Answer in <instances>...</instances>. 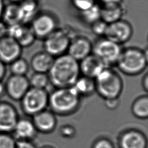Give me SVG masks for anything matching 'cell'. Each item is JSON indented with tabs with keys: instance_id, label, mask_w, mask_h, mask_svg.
<instances>
[{
	"instance_id": "6da1fadb",
	"label": "cell",
	"mask_w": 148,
	"mask_h": 148,
	"mask_svg": "<svg viewBox=\"0 0 148 148\" xmlns=\"http://www.w3.org/2000/svg\"><path fill=\"white\" fill-rule=\"evenodd\" d=\"M47 75L55 88L71 87L80 76L79 61L68 54L55 57Z\"/></svg>"
},
{
	"instance_id": "7a4b0ae2",
	"label": "cell",
	"mask_w": 148,
	"mask_h": 148,
	"mask_svg": "<svg viewBox=\"0 0 148 148\" xmlns=\"http://www.w3.org/2000/svg\"><path fill=\"white\" fill-rule=\"evenodd\" d=\"M80 98L72 86L56 88L49 94L48 106L56 115L68 116L77 110Z\"/></svg>"
},
{
	"instance_id": "3957f363",
	"label": "cell",
	"mask_w": 148,
	"mask_h": 148,
	"mask_svg": "<svg viewBox=\"0 0 148 148\" xmlns=\"http://www.w3.org/2000/svg\"><path fill=\"white\" fill-rule=\"evenodd\" d=\"M147 49H140L136 47L122 49L116 65L124 74L136 76L142 73L148 63Z\"/></svg>"
},
{
	"instance_id": "277c9868",
	"label": "cell",
	"mask_w": 148,
	"mask_h": 148,
	"mask_svg": "<svg viewBox=\"0 0 148 148\" xmlns=\"http://www.w3.org/2000/svg\"><path fill=\"white\" fill-rule=\"evenodd\" d=\"M95 91L104 99L119 98L123 89L120 75L110 67H105L94 79Z\"/></svg>"
},
{
	"instance_id": "5b68a950",
	"label": "cell",
	"mask_w": 148,
	"mask_h": 148,
	"mask_svg": "<svg viewBox=\"0 0 148 148\" xmlns=\"http://www.w3.org/2000/svg\"><path fill=\"white\" fill-rule=\"evenodd\" d=\"M49 94L46 90L30 87L20 101L21 110L27 116L32 117L46 109Z\"/></svg>"
},
{
	"instance_id": "8992f818",
	"label": "cell",
	"mask_w": 148,
	"mask_h": 148,
	"mask_svg": "<svg viewBox=\"0 0 148 148\" xmlns=\"http://www.w3.org/2000/svg\"><path fill=\"white\" fill-rule=\"evenodd\" d=\"M121 50V45L105 37H102L92 43V53L108 67L116 65Z\"/></svg>"
},
{
	"instance_id": "52a82bcc",
	"label": "cell",
	"mask_w": 148,
	"mask_h": 148,
	"mask_svg": "<svg viewBox=\"0 0 148 148\" xmlns=\"http://www.w3.org/2000/svg\"><path fill=\"white\" fill-rule=\"evenodd\" d=\"M71 38L68 31L57 28L43 39V51L54 58L66 54Z\"/></svg>"
},
{
	"instance_id": "ba28073f",
	"label": "cell",
	"mask_w": 148,
	"mask_h": 148,
	"mask_svg": "<svg viewBox=\"0 0 148 148\" xmlns=\"http://www.w3.org/2000/svg\"><path fill=\"white\" fill-rule=\"evenodd\" d=\"M30 27L36 38L44 39L57 28V20L50 13H37L32 20Z\"/></svg>"
},
{
	"instance_id": "9c48e42d",
	"label": "cell",
	"mask_w": 148,
	"mask_h": 148,
	"mask_svg": "<svg viewBox=\"0 0 148 148\" xmlns=\"http://www.w3.org/2000/svg\"><path fill=\"white\" fill-rule=\"evenodd\" d=\"M132 34L133 28L131 24L120 19L108 24L104 37L121 45L128 42Z\"/></svg>"
},
{
	"instance_id": "30bf717a",
	"label": "cell",
	"mask_w": 148,
	"mask_h": 148,
	"mask_svg": "<svg viewBox=\"0 0 148 148\" xmlns=\"http://www.w3.org/2000/svg\"><path fill=\"white\" fill-rule=\"evenodd\" d=\"M4 84L6 95L15 101H20L30 88L28 77L26 76L10 74Z\"/></svg>"
},
{
	"instance_id": "8fae6325",
	"label": "cell",
	"mask_w": 148,
	"mask_h": 148,
	"mask_svg": "<svg viewBox=\"0 0 148 148\" xmlns=\"http://www.w3.org/2000/svg\"><path fill=\"white\" fill-rule=\"evenodd\" d=\"M20 116L14 105L0 99V132L12 134Z\"/></svg>"
},
{
	"instance_id": "7c38bea8",
	"label": "cell",
	"mask_w": 148,
	"mask_h": 148,
	"mask_svg": "<svg viewBox=\"0 0 148 148\" xmlns=\"http://www.w3.org/2000/svg\"><path fill=\"white\" fill-rule=\"evenodd\" d=\"M119 148H147V139L143 132L136 128L124 130L119 136Z\"/></svg>"
},
{
	"instance_id": "4fadbf2b",
	"label": "cell",
	"mask_w": 148,
	"mask_h": 148,
	"mask_svg": "<svg viewBox=\"0 0 148 148\" xmlns=\"http://www.w3.org/2000/svg\"><path fill=\"white\" fill-rule=\"evenodd\" d=\"M23 48L13 38L6 35L0 39V60L6 65L21 57Z\"/></svg>"
},
{
	"instance_id": "5bb4252c",
	"label": "cell",
	"mask_w": 148,
	"mask_h": 148,
	"mask_svg": "<svg viewBox=\"0 0 148 148\" xmlns=\"http://www.w3.org/2000/svg\"><path fill=\"white\" fill-rule=\"evenodd\" d=\"M92 43L83 36L72 37L66 54L77 61H80L92 53Z\"/></svg>"
},
{
	"instance_id": "9a60e30c",
	"label": "cell",
	"mask_w": 148,
	"mask_h": 148,
	"mask_svg": "<svg viewBox=\"0 0 148 148\" xmlns=\"http://www.w3.org/2000/svg\"><path fill=\"white\" fill-rule=\"evenodd\" d=\"M32 121L37 132L51 133L57 127L56 115L50 109H45L32 117Z\"/></svg>"
},
{
	"instance_id": "2e32d148",
	"label": "cell",
	"mask_w": 148,
	"mask_h": 148,
	"mask_svg": "<svg viewBox=\"0 0 148 148\" xmlns=\"http://www.w3.org/2000/svg\"><path fill=\"white\" fill-rule=\"evenodd\" d=\"M7 34L14 39L22 48L29 47L36 39L31 27L22 24L11 25L8 28Z\"/></svg>"
},
{
	"instance_id": "e0dca14e",
	"label": "cell",
	"mask_w": 148,
	"mask_h": 148,
	"mask_svg": "<svg viewBox=\"0 0 148 148\" xmlns=\"http://www.w3.org/2000/svg\"><path fill=\"white\" fill-rule=\"evenodd\" d=\"M37 131L32 121L27 117H20L12 132L16 140H31L36 137Z\"/></svg>"
},
{
	"instance_id": "ac0fdd59",
	"label": "cell",
	"mask_w": 148,
	"mask_h": 148,
	"mask_svg": "<svg viewBox=\"0 0 148 148\" xmlns=\"http://www.w3.org/2000/svg\"><path fill=\"white\" fill-rule=\"evenodd\" d=\"M79 63L80 75L94 79L105 67H107L92 53L80 61Z\"/></svg>"
},
{
	"instance_id": "d6986e66",
	"label": "cell",
	"mask_w": 148,
	"mask_h": 148,
	"mask_svg": "<svg viewBox=\"0 0 148 148\" xmlns=\"http://www.w3.org/2000/svg\"><path fill=\"white\" fill-rule=\"evenodd\" d=\"M54 57L45 51L37 52L31 58L29 67L34 72L47 73L53 63Z\"/></svg>"
},
{
	"instance_id": "ffe728a7",
	"label": "cell",
	"mask_w": 148,
	"mask_h": 148,
	"mask_svg": "<svg viewBox=\"0 0 148 148\" xmlns=\"http://www.w3.org/2000/svg\"><path fill=\"white\" fill-rule=\"evenodd\" d=\"M123 8L121 3L102 4L101 6V19L108 24L122 19Z\"/></svg>"
},
{
	"instance_id": "44dd1931",
	"label": "cell",
	"mask_w": 148,
	"mask_h": 148,
	"mask_svg": "<svg viewBox=\"0 0 148 148\" xmlns=\"http://www.w3.org/2000/svg\"><path fill=\"white\" fill-rule=\"evenodd\" d=\"M72 87L80 97L90 96L95 92L94 79L81 75Z\"/></svg>"
},
{
	"instance_id": "7402d4cb",
	"label": "cell",
	"mask_w": 148,
	"mask_h": 148,
	"mask_svg": "<svg viewBox=\"0 0 148 148\" xmlns=\"http://www.w3.org/2000/svg\"><path fill=\"white\" fill-rule=\"evenodd\" d=\"M132 114L139 119H146L148 117V97L143 95L137 97L131 105Z\"/></svg>"
},
{
	"instance_id": "603a6c76",
	"label": "cell",
	"mask_w": 148,
	"mask_h": 148,
	"mask_svg": "<svg viewBox=\"0 0 148 148\" xmlns=\"http://www.w3.org/2000/svg\"><path fill=\"white\" fill-rule=\"evenodd\" d=\"M4 18L10 25L23 23V14L20 5L13 4L8 6L5 11Z\"/></svg>"
},
{
	"instance_id": "cb8c5ba5",
	"label": "cell",
	"mask_w": 148,
	"mask_h": 148,
	"mask_svg": "<svg viewBox=\"0 0 148 148\" xmlns=\"http://www.w3.org/2000/svg\"><path fill=\"white\" fill-rule=\"evenodd\" d=\"M23 14V23H26L29 21H32L36 15L38 10V1L36 0H24L20 5Z\"/></svg>"
},
{
	"instance_id": "d4e9b609",
	"label": "cell",
	"mask_w": 148,
	"mask_h": 148,
	"mask_svg": "<svg viewBox=\"0 0 148 148\" xmlns=\"http://www.w3.org/2000/svg\"><path fill=\"white\" fill-rule=\"evenodd\" d=\"M80 13L83 21L89 25H91L101 19V6L95 3L90 8Z\"/></svg>"
},
{
	"instance_id": "484cf974",
	"label": "cell",
	"mask_w": 148,
	"mask_h": 148,
	"mask_svg": "<svg viewBox=\"0 0 148 148\" xmlns=\"http://www.w3.org/2000/svg\"><path fill=\"white\" fill-rule=\"evenodd\" d=\"M8 65L10 74L18 76H26L29 68L28 62L21 57L14 60Z\"/></svg>"
},
{
	"instance_id": "4316f807",
	"label": "cell",
	"mask_w": 148,
	"mask_h": 148,
	"mask_svg": "<svg viewBox=\"0 0 148 148\" xmlns=\"http://www.w3.org/2000/svg\"><path fill=\"white\" fill-rule=\"evenodd\" d=\"M30 87L45 89L48 86L50 83L49 78L47 73L34 72L29 78H28Z\"/></svg>"
},
{
	"instance_id": "83f0119b",
	"label": "cell",
	"mask_w": 148,
	"mask_h": 148,
	"mask_svg": "<svg viewBox=\"0 0 148 148\" xmlns=\"http://www.w3.org/2000/svg\"><path fill=\"white\" fill-rule=\"evenodd\" d=\"M16 142L12 134L0 132V148H16Z\"/></svg>"
},
{
	"instance_id": "f1b7e54d",
	"label": "cell",
	"mask_w": 148,
	"mask_h": 148,
	"mask_svg": "<svg viewBox=\"0 0 148 148\" xmlns=\"http://www.w3.org/2000/svg\"><path fill=\"white\" fill-rule=\"evenodd\" d=\"M90 25L92 32L94 34L99 37H104L108 26V24L106 23L100 19Z\"/></svg>"
},
{
	"instance_id": "f546056e",
	"label": "cell",
	"mask_w": 148,
	"mask_h": 148,
	"mask_svg": "<svg viewBox=\"0 0 148 148\" xmlns=\"http://www.w3.org/2000/svg\"><path fill=\"white\" fill-rule=\"evenodd\" d=\"M91 148H115L112 141L106 137H99L92 143Z\"/></svg>"
},
{
	"instance_id": "4dcf8cb0",
	"label": "cell",
	"mask_w": 148,
	"mask_h": 148,
	"mask_svg": "<svg viewBox=\"0 0 148 148\" xmlns=\"http://www.w3.org/2000/svg\"><path fill=\"white\" fill-rule=\"evenodd\" d=\"M73 6L79 12L90 8L95 4V0H71Z\"/></svg>"
},
{
	"instance_id": "1f68e13d",
	"label": "cell",
	"mask_w": 148,
	"mask_h": 148,
	"mask_svg": "<svg viewBox=\"0 0 148 148\" xmlns=\"http://www.w3.org/2000/svg\"><path fill=\"white\" fill-rule=\"evenodd\" d=\"M59 132L61 136L65 138L71 139L75 136L76 130L73 126L69 124H66L62 125L60 128Z\"/></svg>"
},
{
	"instance_id": "d6a6232c",
	"label": "cell",
	"mask_w": 148,
	"mask_h": 148,
	"mask_svg": "<svg viewBox=\"0 0 148 148\" xmlns=\"http://www.w3.org/2000/svg\"><path fill=\"white\" fill-rule=\"evenodd\" d=\"M105 105L106 108L109 110H115L116 109L120 103V101L119 98H109L104 99Z\"/></svg>"
},
{
	"instance_id": "836d02e7",
	"label": "cell",
	"mask_w": 148,
	"mask_h": 148,
	"mask_svg": "<svg viewBox=\"0 0 148 148\" xmlns=\"http://www.w3.org/2000/svg\"><path fill=\"white\" fill-rule=\"evenodd\" d=\"M16 148H37L31 140H17Z\"/></svg>"
},
{
	"instance_id": "e575fe53",
	"label": "cell",
	"mask_w": 148,
	"mask_h": 148,
	"mask_svg": "<svg viewBox=\"0 0 148 148\" xmlns=\"http://www.w3.org/2000/svg\"><path fill=\"white\" fill-rule=\"evenodd\" d=\"M7 74V65L0 60V82H3Z\"/></svg>"
},
{
	"instance_id": "d590c367",
	"label": "cell",
	"mask_w": 148,
	"mask_h": 148,
	"mask_svg": "<svg viewBox=\"0 0 148 148\" xmlns=\"http://www.w3.org/2000/svg\"><path fill=\"white\" fill-rule=\"evenodd\" d=\"M142 86L143 90L146 92H147L148 90V74L147 72L143 75L142 77Z\"/></svg>"
},
{
	"instance_id": "8d00e7d4",
	"label": "cell",
	"mask_w": 148,
	"mask_h": 148,
	"mask_svg": "<svg viewBox=\"0 0 148 148\" xmlns=\"http://www.w3.org/2000/svg\"><path fill=\"white\" fill-rule=\"evenodd\" d=\"M7 34V28L4 24L0 23V39L5 36Z\"/></svg>"
},
{
	"instance_id": "74e56055",
	"label": "cell",
	"mask_w": 148,
	"mask_h": 148,
	"mask_svg": "<svg viewBox=\"0 0 148 148\" xmlns=\"http://www.w3.org/2000/svg\"><path fill=\"white\" fill-rule=\"evenodd\" d=\"M6 95L5 84L3 82H0V99Z\"/></svg>"
},
{
	"instance_id": "f35d334b",
	"label": "cell",
	"mask_w": 148,
	"mask_h": 148,
	"mask_svg": "<svg viewBox=\"0 0 148 148\" xmlns=\"http://www.w3.org/2000/svg\"><path fill=\"white\" fill-rule=\"evenodd\" d=\"M102 4L111 3H121L122 0H99Z\"/></svg>"
},
{
	"instance_id": "ab89813d",
	"label": "cell",
	"mask_w": 148,
	"mask_h": 148,
	"mask_svg": "<svg viewBox=\"0 0 148 148\" xmlns=\"http://www.w3.org/2000/svg\"><path fill=\"white\" fill-rule=\"evenodd\" d=\"M2 9H3V4H2V0H0V16H1V13H2Z\"/></svg>"
},
{
	"instance_id": "60d3db41",
	"label": "cell",
	"mask_w": 148,
	"mask_h": 148,
	"mask_svg": "<svg viewBox=\"0 0 148 148\" xmlns=\"http://www.w3.org/2000/svg\"><path fill=\"white\" fill-rule=\"evenodd\" d=\"M40 148H55L54 147L51 146V145H44L43 146H42Z\"/></svg>"
},
{
	"instance_id": "b9f144b4",
	"label": "cell",
	"mask_w": 148,
	"mask_h": 148,
	"mask_svg": "<svg viewBox=\"0 0 148 148\" xmlns=\"http://www.w3.org/2000/svg\"><path fill=\"white\" fill-rule=\"evenodd\" d=\"M12 1H18V0H12Z\"/></svg>"
},
{
	"instance_id": "7bdbcfd3",
	"label": "cell",
	"mask_w": 148,
	"mask_h": 148,
	"mask_svg": "<svg viewBox=\"0 0 148 148\" xmlns=\"http://www.w3.org/2000/svg\"><path fill=\"white\" fill-rule=\"evenodd\" d=\"M36 1H38V0H36Z\"/></svg>"
}]
</instances>
